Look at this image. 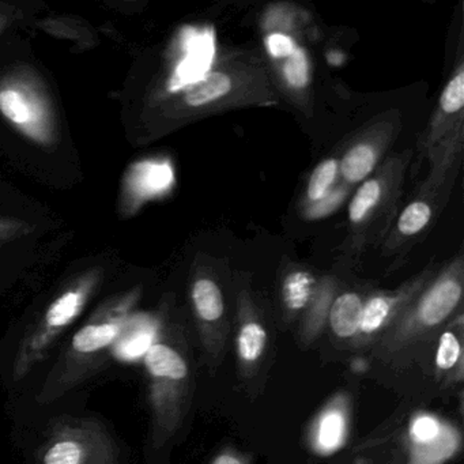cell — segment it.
<instances>
[{"mask_svg": "<svg viewBox=\"0 0 464 464\" xmlns=\"http://www.w3.org/2000/svg\"><path fill=\"white\" fill-rule=\"evenodd\" d=\"M151 409L150 442L165 447L183 423L188 403L191 374L186 355L173 343L157 338L143 357Z\"/></svg>", "mask_w": 464, "mask_h": 464, "instance_id": "7a4b0ae2", "label": "cell"}, {"mask_svg": "<svg viewBox=\"0 0 464 464\" xmlns=\"http://www.w3.org/2000/svg\"><path fill=\"white\" fill-rule=\"evenodd\" d=\"M461 138L463 131L456 132L428 157L431 162L430 173L420 184L411 202L399 214L393 232L385 244V251L398 252L401 244L417 240L444 208L460 168Z\"/></svg>", "mask_w": 464, "mask_h": 464, "instance_id": "5b68a950", "label": "cell"}, {"mask_svg": "<svg viewBox=\"0 0 464 464\" xmlns=\"http://www.w3.org/2000/svg\"><path fill=\"white\" fill-rule=\"evenodd\" d=\"M433 276V271H425L414 281L404 285L393 293H380L363 301L362 319H361V338H373L385 328L392 327L393 323L406 311L411 301L420 295Z\"/></svg>", "mask_w": 464, "mask_h": 464, "instance_id": "9c48e42d", "label": "cell"}, {"mask_svg": "<svg viewBox=\"0 0 464 464\" xmlns=\"http://www.w3.org/2000/svg\"><path fill=\"white\" fill-rule=\"evenodd\" d=\"M96 444L89 442V430L77 428L67 431L66 429L51 436L40 461L42 464H93L100 459V452H93Z\"/></svg>", "mask_w": 464, "mask_h": 464, "instance_id": "7c38bea8", "label": "cell"}, {"mask_svg": "<svg viewBox=\"0 0 464 464\" xmlns=\"http://www.w3.org/2000/svg\"><path fill=\"white\" fill-rule=\"evenodd\" d=\"M363 300L357 293L347 292L334 300L328 312L331 330L341 339H352L360 333Z\"/></svg>", "mask_w": 464, "mask_h": 464, "instance_id": "9a60e30c", "label": "cell"}, {"mask_svg": "<svg viewBox=\"0 0 464 464\" xmlns=\"http://www.w3.org/2000/svg\"><path fill=\"white\" fill-rule=\"evenodd\" d=\"M411 156V150H406L391 157L355 191L349 205V240L353 255L374 241L382 240L392 225Z\"/></svg>", "mask_w": 464, "mask_h": 464, "instance_id": "3957f363", "label": "cell"}, {"mask_svg": "<svg viewBox=\"0 0 464 464\" xmlns=\"http://www.w3.org/2000/svg\"><path fill=\"white\" fill-rule=\"evenodd\" d=\"M236 83L227 72H213L198 82L192 83L184 94V102L191 108L210 107L221 102L235 91Z\"/></svg>", "mask_w": 464, "mask_h": 464, "instance_id": "e0dca14e", "label": "cell"}, {"mask_svg": "<svg viewBox=\"0 0 464 464\" xmlns=\"http://www.w3.org/2000/svg\"><path fill=\"white\" fill-rule=\"evenodd\" d=\"M392 127L382 124L361 135L339 161V176L346 186L366 180L376 169L380 157L387 150Z\"/></svg>", "mask_w": 464, "mask_h": 464, "instance_id": "30bf717a", "label": "cell"}, {"mask_svg": "<svg viewBox=\"0 0 464 464\" xmlns=\"http://www.w3.org/2000/svg\"><path fill=\"white\" fill-rule=\"evenodd\" d=\"M0 112L31 137L44 140V110L28 92L17 86L0 89Z\"/></svg>", "mask_w": 464, "mask_h": 464, "instance_id": "4fadbf2b", "label": "cell"}, {"mask_svg": "<svg viewBox=\"0 0 464 464\" xmlns=\"http://www.w3.org/2000/svg\"><path fill=\"white\" fill-rule=\"evenodd\" d=\"M126 324L127 312L123 308L108 309L83 324L62 350L39 398L44 401L62 398L99 372L100 366L111 358Z\"/></svg>", "mask_w": 464, "mask_h": 464, "instance_id": "6da1fadb", "label": "cell"}, {"mask_svg": "<svg viewBox=\"0 0 464 464\" xmlns=\"http://www.w3.org/2000/svg\"><path fill=\"white\" fill-rule=\"evenodd\" d=\"M195 314L205 330L218 324L224 319L225 304L221 289L210 278H199L195 281L191 292Z\"/></svg>", "mask_w": 464, "mask_h": 464, "instance_id": "2e32d148", "label": "cell"}, {"mask_svg": "<svg viewBox=\"0 0 464 464\" xmlns=\"http://www.w3.org/2000/svg\"><path fill=\"white\" fill-rule=\"evenodd\" d=\"M461 323L458 330L450 327L440 335L436 350V369L439 376L460 382L463 376V339Z\"/></svg>", "mask_w": 464, "mask_h": 464, "instance_id": "ac0fdd59", "label": "cell"}, {"mask_svg": "<svg viewBox=\"0 0 464 464\" xmlns=\"http://www.w3.org/2000/svg\"><path fill=\"white\" fill-rule=\"evenodd\" d=\"M464 69L459 64L440 97L436 112L418 142L420 156L429 157L445 140L463 130Z\"/></svg>", "mask_w": 464, "mask_h": 464, "instance_id": "ba28073f", "label": "cell"}, {"mask_svg": "<svg viewBox=\"0 0 464 464\" xmlns=\"http://www.w3.org/2000/svg\"><path fill=\"white\" fill-rule=\"evenodd\" d=\"M316 281L306 271H295L289 274L282 286V298L287 311L300 312L308 306L314 295Z\"/></svg>", "mask_w": 464, "mask_h": 464, "instance_id": "ffe728a7", "label": "cell"}, {"mask_svg": "<svg viewBox=\"0 0 464 464\" xmlns=\"http://www.w3.org/2000/svg\"><path fill=\"white\" fill-rule=\"evenodd\" d=\"M211 464H246L238 453L233 450H222L211 461Z\"/></svg>", "mask_w": 464, "mask_h": 464, "instance_id": "603a6c76", "label": "cell"}, {"mask_svg": "<svg viewBox=\"0 0 464 464\" xmlns=\"http://www.w3.org/2000/svg\"><path fill=\"white\" fill-rule=\"evenodd\" d=\"M268 335L265 325L257 319H244L238 328L236 346H237L238 361L246 369L254 368L265 354L267 347Z\"/></svg>", "mask_w": 464, "mask_h": 464, "instance_id": "d6986e66", "label": "cell"}, {"mask_svg": "<svg viewBox=\"0 0 464 464\" xmlns=\"http://www.w3.org/2000/svg\"><path fill=\"white\" fill-rule=\"evenodd\" d=\"M339 175V160L328 159L320 162L306 187V199L311 203H320L330 194L331 188L335 184Z\"/></svg>", "mask_w": 464, "mask_h": 464, "instance_id": "44dd1931", "label": "cell"}, {"mask_svg": "<svg viewBox=\"0 0 464 464\" xmlns=\"http://www.w3.org/2000/svg\"><path fill=\"white\" fill-rule=\"evenodd\" d=\"M88 287L78 286L62 293L50 304L39 323L20 342L13 362L14 380L28 376L48 357L51 350L61 341L62 335L80 317L88 301Z\"/></svg>", "mask_w": 464, "mask_h": 464, "instance_id": "8992f818", "label": "cell"}, {"mask_svg": "<svg viewBox=\"0 0 464 464\" xmlns=\"http://www.w3.org/2000/svg\"><path fill=\"white\" fill-rule=\"evenodd\" d=\"M159 338V327L156 322L145 320L138 324H129L121 331V336L113 346L111 357L118 358L121 362H134L145 357L146 352Z\"/></svg>", "mask_w": 464, "mask_h": 464, "instance_id": "5bb4252c", "label": "cell"}, {"mask_svg": "<svg viewBox=\"0 0 464 464\" xmlns=\"http://www.w3.org/2000/svg\"><path fill=\"white\" fill-rule=\"evenodd\" d=\"M349 433V407L347 399L336 396L317 415L309 433L312 450L327 456L338 452Z\"/></svg>", "mask_w": 464, "mask_h": 464, "instance_id": "8fae6325", "label": "cell"}, {"mask_svg": "<svg viewBox=\"0 0 464 464\" xmlns=\"http://www.w3.org/2000/svg\"><path fill=\"white\" fill-rule=\"evenodd\" d=\"M276 62L281 63V75L287 86L297 91L308 86L311 81V69L308 56L303 48L297 47L292 53Z\"/></svg>", "mask_w": 464, "mask_h": 464, "instance_id": "7402d4cb", "label": "cell"}, {"mask_svg": "<svg viewBox=\"0 0 464 464\" xmlns=\"http://www.w3.org/2000/svg\"><path fill=\"white\" fill-rule=\"evenodd\" d=\"M463 298V257L459 255L420 290L382 339L387 352L409 346L447 322Z\"/></svg>", "mask_w": 464, "mask_h": 464, "instance_id": "277c9868", "label": "cell"}, {"mask_svg": "<svg viewBox=\"0 0 464 464\" xmlns=\"http://www.w3.org/2000/svg\"><path fill=\"white\" fill-rule=\"evenodd\" d=\"M409 437V464H444L460 450L458 429L425 412L412 418Z\"/></svg>", "mask_w": 464, "mask_h": 464, "instance_id": "52a82bcc", "label": "cell"}]
</instances>
